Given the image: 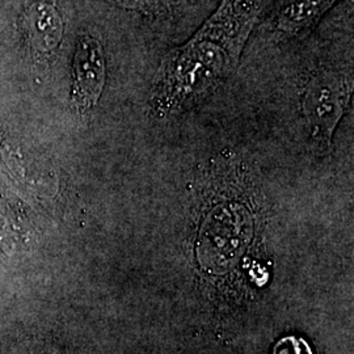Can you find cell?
Returning <instances> with one entry per match:
<instances>
[{"instance_id": "obj_5", "label": "cell", "mask_w": 354, "mask_h": 354, "mask_svg": "<svg viewBox=\"0 0 354 354\" xmlns=\"http://www.w3.org/2000/svg\"><path fill=\"white\" fill-rule=\"evenodd\" d=\"M26 29L30 42L39 50H54L64 35V23L54 7L49 4H36L26 17Z\"/></svg>"}, {"instance_id": "obj_6", "label": "cell", "mask_w": 354, "mask_h": 354, "mask_svg": "<svg viewBox=\"0 0 354 354\" xmlns=\"http://www.w3.org/2000/svg\"><path fill=\"white\" fill-rule=\"evenodd\" d=\"M115 6L131 10L137 12L151 16L162 17L175 12L180 7V0H109Z\"/></svg>"}, {"instance_id": "obj_7", "label": "cell", "mask_w": 354, "mask_h": 354, "mask_svg": "<svg viewBox=\"0 0 354 354\" xmlns=\"http://www.w3.org/2000/svg\"><path fill=\"white\" fill-rule=\"evenodd\" d=\"M272 354H314L308 342L302 337L288 336L281 339L273 349Z\"/></svg>"}, {"instance_id": "obj_4", "label": "cell", "mask_w": 354, "mask_h": 354, "mask_svg": "<svg viewBox=\"0 0 354 354\" xmlns=\"http://www.w3.org/2000/svg\"><path fill=\"white\" fill-rule=\"evenodd\" d=\"M339 0H285L276 15L274 24L290 37H302L317 26L319 20Z\"/></svg>"}, {"instance_id": "obj_2", "label": "cell", "mask_w": 354, "mask_h": 354, "mask_svg": "<svg viewBox=\"0 0 354 354\" xmlns=\"http://www.w3.org/2000/svg\"><path fill=\"white\" fill-rule=\"evenodd\" d=\"M352 93V80L339 73L326 71L314 76L306 86L304 114L311 137L319 146L328 147Z\"/></svg>"}, {"instance_id": "obj_1", "label": "cell", "mask_w": 354, "mask_h": 354, "mask_svg": "<svg viewBox=\"0 0 354 354\" xmlns=\"http://www.w3.org/2000/svg\"><path fill=\"white\" fill-rule=\"evenodd\" d=\"M259 13V0H221L185 44L163 57L152 84L153 113H180L210 96L239 64Z\"/></svg>"}, {"instance_id": "obj_3", "label": "cell", "mask_w": 354, "mask_h": 354, "mask_svg": "<svg viewBox=\"0 0 354 354\" xmlns=\"http://www.w3.org/2000/svg\"><path fill=\"white\" fill-rule=\"evenodd\" d=\"M105 86V59L102 45L96 38L82 35L77 38L73 61L71 102L87 111L95 106Z\"/></svg>"}]
</instances>
